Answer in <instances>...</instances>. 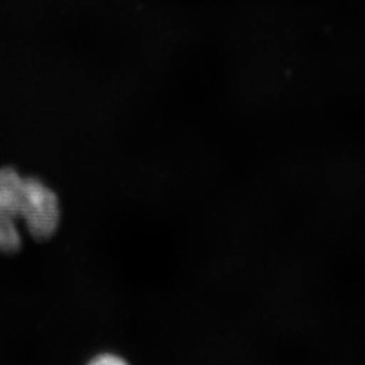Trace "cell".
Here are the masks:
<instances>
[{
	"label": "cell",
	"mask_w": 365,
	"mask_h": 365,
	"mask_svg": "<svg viewBox=\"0 0 365 365\" xmlns=\"http://www.w3.org/2000/svg\"><path fill=\"white\" fill-rule=\"evenodd\" d=\"M125 361L122 359L120 356L114 355V354H102V355H97L95 359L90 361V364L97 365H116V364H125Z\"/></svg>",
	"instance_id": "cell-4"
},
{
	"label": "cell",
	"mask_w": 365,
	"mask_h": 365,
	"mask_svg": "<svg viewBox=\"0 0 365 365\" xmlns=\"http://www.w3.org/2000/svg\"><path fill=\"white\" fill-rule=\"evenodd\" d=\"M25 202V178L14 167L0 168V207L12 217H21Z\"/></svg>",
	"instance_id": "cell-2"
},
{
	"label": "cell",
	"mask_w": 365,
	"mask_h": 365,
	"mask_svg": "<svg viewBox=\"0 0 365 365\" xmlns=\"http://www.w3.org/2000/svg\"><path fill=\"white\" fill-rule=\"evenodd\" d=\"M21 217L26 222L29 233L37 242H46L58 228V197L35 176L25 178V202Z\"/></svg>",
	"instance_id": "cell-1"
},
{
	"label": "cell",
	"mask_w": 365,
	"mask_h": 365,
	"mask_svg": "<svg viewBox=\"0 0 365 365\" xmlns=\"http://www.w3.org/2000/svg\"><path fill=\"white\" fill-rule=\"evenodd\" d=\"M14 220L16 217L0 207V253L4 255H14L21 251V235Z\"/></svg>",
	"instance_id": "cell-3"
}]
</instances>
